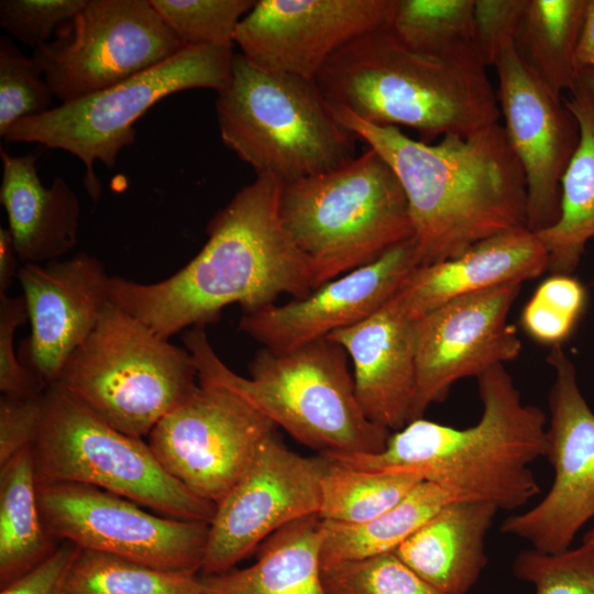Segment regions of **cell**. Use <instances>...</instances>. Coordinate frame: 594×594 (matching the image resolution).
Returning a JSON list of instances; mask_svg holds the SVG:
<instances>
[{
	"label": "cell",
	"instance_id": "cell-32",
	"mask_svg": "<svg viewBox=\"0 0 594 594\" xmlns=\"http://www.w3.org/2000/svg\"><path fill=\"white\" fill-rule=\"evenodd\" d=\"M391 29L418 53L452 56L476 52L474 0H397Z\"/></svg>",
	"mask_w": 594,
	"mask_h": 594
},
{
	"label": "cell",
	"instance_id": "cell-46",
	"mask_svg": "<svg viewBox=\"0 0 594 594\" xmlns=\"http://www.w3.org/2000/svg\"><path fill=\"white\" fill-rule=\"evenodd\" d=\"M582 542L594 543V527L584 534Z\"/></svg>",
	"mask_w": 594,
	"mask_h": 594
},
{
	"label": "cell",
	"instance_id": "cell-30",
	"mask_svg": "<svg viewBox=\"0 0 594 594\" xmlns=\"http://www.w3.org/2000/svg\"><path fill=\"white\" fill-rule=\"evenodd\" d=\"M421 481L407 472L367 471L329 459L318 515L327 521L365 522L394 507Z\"/></svg>",
	"mask_w": 594,
	"mask_h": 594
},
{
	"label": "cell",
	"instance_id": "cell-21",
	"mask_svg": "<svg viewBox=\"0 0 594 594\" xmlns=\"http://www.w3.org/2000/svg\"><path fill=\"white\" fill-rule=\"evenodd\" d=\"M415 322L393 296L364 320L328 336L352 361L363 414L388 431L400 430L410 419L416 388Z\"/></svg>",
	"mask_w": 594,
	"mask_h": 594
},
{
	"label": "cell",
	"instance_id": "cell-33",
	"mask_svg": "<svg viewBox=\"0 0 594 594\" xmlns=\"http://www.w3.org/2000/svg\"><path fill=\"white\" fill-rule=\"evenodd\" d=\"M185 46L233 48L241 20L255 0H150Z\"/></svg>",
	"mask_w": 594,
	"mask_h": 594
},
{
	"label": "cell",
	"instance_id": "cell-25",
	"mask_svg": "<svg viewBox=\"0 0 594 594\" xmlns=\"http://www.w3.org/2000/svg\"><path fill=\"white\" fill-rule=\"evenodd\" d=\"M323 536L318 514L293 521L263 542L254 564L199 575L201 594H329L322 581Z\"/></svg>",
	"mask_w": 594,
	"mask_h": 594
},
{
	"label": "cell",
	"instance_id": "cell-43",
	"mask_svg": "<svg viewBox=\"0 0 594 594\" xmlns=\"http://www.w3.org/2000/svg\"><path fill=\"white\" fill-rule=\"evenodd\" d=\"M575 64L579 70L594 67V0H586Z\"/></svg>",
	"mask_w": 594,
	"mask_h": 594
},
{
	"label": "cell",
	"instance_id": "cell-37",
	"mask_svg": "<svg viewBox=\"0 0 594 594\" xmlns=\"http://www.w3.org/2000/svg\"><path fill=\"white\" fill-rule=\"evenodd\" d=\"M517 579L530 583L535 594H594V543L548 553L520 551L513 563Z\"/></svg>",
	"mask_w": 594,
	"mask_h": 594
},
{
	"label": "cell",
	"instance_id": "cell-11",
	"mask_svg": "<svg viewBox=\"0 0 594 594\" xmlns=\"http://www.w3.org/2000/svg\"><path fill=\"white\" fill-rule=\"evenodd\" d=\"M55 33L33 58L62 103L117 85L185 47L150 0H87Z\"/></svg>",
	"mask_w": 594,
	"mask_h": 594
},
{
	"label": "cell",
	"instance_id": "cell-20",
	"mask_svg": "<svg viewBox=\"0 0 594 594\" xmlns=\"http://www.w3.org/2000/svg\"><path fill=\"white\" fill-rule=\"evenodd\" d=\"M31 334L26 360L44 383H56L110 302L103 263L79 252L67 260L23 264L18 274Z\"/></svg>",
	"mask_w": 594,
	"mask_h": 594
},
{
	"label": "cell",
	"instance_id": "cell-45",
	"mask_svg": "<svg viewBox=\"0 0 594 594\" xmlns=\"http://www.w3.org/2000/svg\"><path fill=\"white\" fill-rule=\"evenodd\" d=\"M579 82L594 90V67L580 69Z\"/></svg>",
	"mask_w": 594,
	"mask_h": 594
},
{
	"label": "cell",
	"instance_id": "cell-28",
	"mask_svg": "<svg viewBox=\"0 0 594 594\" xmlns=\"http://www.w3.org/2000/svg\"><path fill=\"white\" fill-rule=\"evenodd\" d=\"M586 0H528L514 48L521 62L560 96L579 84L575 53Z\"/></svg>",
	"mask_w": 594,
	"mask_h": 594
},
{
	"label": "cell",
	"instance_id": "cell-38",
	"mask_svg": "<svg viewBox=\"0 0 594 594\" xmlns=\"http://www.w3.org/2000/svg\"><path fill=\"white\" fill-rule=\"evenodd\" d=\"M87 0H1L0 25L34 50L50 42L53 32L72 20Z\"/></svg>",
	"mask_w": 594,
	"mask_h": 594
},
{
	"label": "cell",
	"instance_id": "cell-29",
	"mask_svg": "<svg viewBox=\"0 0 594 594\" xmlns=\"http://www.w3.org/2000/svg\"><path fill=\"white\" fill-rule=\"evenodd\" d=\"M454 497L440 486L419 482L398 504L361 524L323 520L321 566L394 552L414 531Z\"/></svg>",
	"mask_w": 594,
	"mask_h": 594
},
{
	"label": "cell",
	"instance_id": "cell-17",
	"mask_svg": "<svg viewBox=\"0 0 594 594\" xmlns=\"http://www.w3.org/2000/svg\"><path fill=\"white\" fill-rule=\"evenodd\" d=\"M397 0H256L234 44L260 67L314 80L351 41L388 28Z\"/></svg>",
	"mask_w": 594,
	"mask_h": 594
},
{
	"label": "cell",
	"instance_id": "cell-41",
	"mask_svg": "<svg viewBox=\"0 0 594 594\" xmlns=\"http://www.w3.org/2000/svg\"><path fill=\"white\" fill-rule=\"evenodd\" d=\"M43 415V395L0 399V465L32 447Z\"/></svg>",
	"mask_w": 594,
	"mask_h": 594
},
{
	"label": "cell",
	"instance_id": "cell-1",
	"mask_svg": "<svg viewBox=\"0 0 594 594\" xmlns=\"http://www.w3.org/2000/svg\"><path fill=\"white\" fill-rule=\"evenodd\" d=\"M282 187L273 176L256 175L211 218L206 244L184 267L152 284L110 276V301L168 340L217 321L229 305L248 312L283 294L306 297L311 275L283 227Z\"/></svg>",
	"mask_w": 594,
	"mask_h": 594
},
{
	"label": "cell",
	"instance_id": "cell-34",
	"mask_svg": "<svg viewBox=\"0 0 594 594\" xmlns=\"http://www.w3.org/2000/svg\"><path fill=\"white\" fill-rule=\"evenodd\" d=\"M329 594H440L395 552L322 566Z\"/></svg>",
	"mask_w": 594,
	"mask_h": 594
},
{
	"label": "cell",
	"instance_id": "cell-35",
	"mask_svg": "<svg viewBox=\"0 0 594 594\" xmlns=\"http://www.w3.org/2000/svg\"><path fill=\"white\" fill-rule=\"evenodd\" d=\"M586 305L584 286L571 275L552 274L536 289L521 312L524 330L536 341L562 344Z\"/></svg>",
	"mask_w": 594,
	"mask_h": 594
},
{
	"label": "cell",
	"instance_id": "cell-4",
	"mask_svg": "<svg viewBox=\"0 0 594 594\" xmlns=\"http://www.w3.org/2000/svg\"><path fill=\"white\" fill-rule=\"evenodd\" d=\"M314 81L329 103L371 124L414 129L425 143L447 134L471 135L501 117L486 66L475 51L418 53L391 26L345 44Z\"/></svg>",
	"mask_w": 594,
	"mask_h": 594
},
{
	"label": "cell",
	"instance_id": "cell-6",
	"mask_svg": "<svg viewBox=\"0 0 594 594\" xmlns=\"http://www.w3.org/2000/svg\"><path fill=\"white\" fill-rule=\"evenodd\" d=\"M279 216L307 262L314 289L414 233L403 186L371 147L337 168L283 184Z\"/></svg>",
	"mask_w": 594,
	"mask_h": 594
},
{
	"label": "cell",
	"instance_id": "cell-26",
	"mask_svg": "<svg viewBox=\"0 0 594 594\" xmlns=\"http://www.w3.org/2000/svg\"><path fill=\"white\" fill-rule=\"evenodd\" d=\"M563 100L578 121L580 140L561 179L559 218L536 233L547 250L549 271L571 275L594 239V90L579 82Z\"/></svg>",
	"mask_w": 594,
	"mask_h": 594
},
{
	"label": "cell",
	"instance_id": "cell-2",
	"mask_svg": "<svg viewBox=\"0 0 594 594\" xmlns=\"http://www.w3.org/2000/svg\"><path fill=\"white\" fill-rule=\"evenodd\" d=\"M328 105L398 177L419 265L454 257L486 238L527 227L526 178L504 127L496 123L468 136L447 134L429 144L397 127L371 124Z\"/></svg>",
	"mask_w": 594,
	"mask_h": 594
},
{
	"label": "cell",
	"instance_id": "cell-24",
	"mask_svg": "<svg viewBox=\"0 0 594 594\" xmlns=\"http://www.w3.org/2000/svg\"><path fill=\"white\" fill-rule=\"evenodd\" d=\"M497 510L486 502H450L394 552L440 594H466L487 564L485 538Z\"/></svg>",
	"mask_w": 594,
	"mask_h": 594
},
{
	"label": "cell",
	"instance_id": "cell-5",
	"mask_svg": "<svg viewBox=\"0 0 594 594\" xmlns=\"http://www.w3.org/2000/svg\"><path fill=\"white\" fill-rule=\"evenodd\" d=\"M183 341L199 383L231 391L320 454H375L385 449L391 431L363 414L348 353L328 337L287 351L262 348L249 364L250 377L221 361L205 327L190 328Z\"/></svg>",
	"mask_w": 594,
	"mask_h": 594
},
{
	"label": "cell",
	"instance_id": "cell-39",
	"mask_svg": "<svg viewBox=\"0 0 594 594\" xmlns=\"http://www.w3.org/2000/svg\"><path fill=\"white\" fill-rule=\"evenodd\" d=\"M28 319L22 295L0 294V391L3 396L37 397L46 388L45 383L14 352L15 330Z\"/></svg>",
	"mask_w": 594,
	"mask_h": 594
},
{
	"label": "cell",
	"instance_id": "cell-22",
	"mask_svg": "<svg viewBox=\"0 0 594 594\" xmlns=\"http://www.w3.org/2000/svg\"><path fill=\"white\" fill-rule=\"evenodd\" d=\"M549 270V256L536 232L514 228L486 238L461 254L419 265L394 295L417 320L463 296L534 279Z\"/></svg>",
	"mask_w": 594,
	"mask_h": 594
},
{
	"label": "cell",
	"instance_id": "cell-10",
	"mask_svg": "<svg viewBox=\"0 0 594 594\" xmlns=\"http://www.w3.org/2000/svg\"><path fill=\"white\" fill-rule=\"evenodd\" d=\"M233 53L230 47L185 46L117 85L20 120L2 139L37 143L77 156L85 165L84 185L97 200L101 184L95 163L114 167L119 153L136 141L134 123L166 96L196 88L219 91L229 78Z\"/></svg>",
	"mask_w": 594,
	"mask_h": 594
},
{
	"label": "cell",
	"instance_id": "cell-9",
	"mask_svg": "<svg viewBox=\"0 0 594 594\" xmlns=\"http://www.w3.org/2000/svg\"><path fill=\"white\" fill-rule=\"evenodd\" d=\"M31 451L37 484H86L183 520L210 524L215 516L217 505L172 477L148 443L109 426L58 383L43 393Z\"/></svg>",
	"mask_w": 594,
	"mask_h": 594
},
{
	"label": "cell",
	"instance_id": "cell-42",
	"mask_svg": "<svg viewBox=\"0 0 594 594\" xmlns=\"http://www.w3.org/2000/svg\"><path fill=\"white\" fill-rule=\"evenodd\" d=\"M79 548L63 541L35 568L0 588V594H61L67 572Z\"/></svg>",
	"mask_w": 594,
	"mask_h": 594
},
{
	"label": "cell",
	"instance_id": "cell-3",
	"mask_svg": "<svg viewBox=\"0 0 594 594\" xmlns=\"http://www.w3.org/2000/svg\"><path fill=\"white\" fill-rule=\"evenodd\" d=\"M482 414L468 428L419 418L391 433L375 454L329 459L367 471H400L433 483L455 501L515 510L540 493L530 465L547 455V417L525 404L512 375L497 365L477 377Z\"/></svg>",
	"mask_w": 594,
	"mask_h": 594
},
{
	"label": "cell",
	"instance_id": "cell-14",
	"mask_svg": "<svg viewBox=\"0 0 594 594\" xmlns=\"http://www.w3.org/2000/svg\"><path fill=\"white\" fill-rule=\"evenodd\" d=\"M547 362L554 371L546 455L554 471L553 481L538 504L507 517L501 531L553 553L570 548L579 530L594 518V411L562 344L551 348Z\"/></svg>",
	"mask_w": 594,
	"mask_h": 594
},
{
	"label": "cell",
	"instance_id": "cell-40",
	"mask_svg": "<svg viewBox=\"0 0 594 594\" xmlns=\"http://www.w3.org/2000/svg\"><path fill=\"white\" fill-rule=\"evenodd\" d=\"M528 0H474V44L486 67L514 46Z\"/></svg>",
	"mask_w": 594,
	"mask_h": 594
},
{
	"label": "cell",
	"instance_id": "cell-19",
	"mask_svg": "<svg viewBox=\"0 0 594 594\" xmlns=\"http://www.w3.org/2000/svg\"><path fill=\"white\" fill-rule=\"evenodd\" d=\"M417 266V249L410 238L304 298L243 312L240 329L274 351H287L327 338L380 309Z\"/></svg>",
	"mask_w": 594,
	"mask_h": 594
},
{
	"label": "cell",
	"instance_id": "cell-31",
	"mask_svg": "<svg viewBox=\"0 0 594 594\" xmlns=\"http://www.w3.org/2000/svg\"><path fill=\"white\" fill-rule=\"evenodd\" d=\"M61 594H201V587L198 574L163 571L79 548Z\"/></svg>",
	"mask_w": 594,
	"mask_h": 594
},
{
	"label": "cell",
	"instance_id": "cell-13",
	"mask_svg": "<svg viewBox=\"0 0 594 594\" xmlns=\"http://www.w3.org/2000/svg\"><path fill=\"white\" fill-rule=\"evenodd\" d=\"M275 428L231 391L199 383L156 424L147 443L172 477L217 505L241 480Z\"/></svg>",
	"mask_w": 594,
	"mask_h": 594
},
{
	"label": "cell",
	"instance_id": "cell-16",
	"mask_svg": "<svg viewBox=\"0 0 594 594\" xmlns=\"http://www.w3.org/2000/svg\"><path fill=\"white\" fill-rule=\"evenodd\" d=\"M514 283L453 299L415 322L416 388L409 422L449 396L453 384L479 377L521 351L509 311L520 293Z\"/></svg>",
	"mask_w": 594,
	"mask_h": 594
},
{
	"label": "cell",
	"instance_id": "cell-7",
	"mask_svg": "<svg viewBox=\"0 0 594 594\" xmlns=\"http://www.w3.org/2000/svg\"><path fill=\"white\" fill-rule=\"evenodd\" d=\"M223 144L256 175L283 184L326 173L354 158L356 135L330 111L314 80L265 69L233 53L217 91Z\"/></svg>",
	"mask_w": 594,
	"mask_h": 594
},
{
	"label": "cell",
	"instance_id": "cell-15",
	"mask_svg": "<svg viewBox=\"0 0 594 594\" xmlns=\"http://www.w3.org/2000/svg\"><path fill=\"white\" fill-rule=\"evenodd\" d=\"M329 459L304 457L271 435L252 464L217 504L200 575L231 570L274 532L320 509Z\"/></svg>",
	"mask_w": 594,
	"mask_h": 594
},
{
	"label": "cell",
	"instance_id": "cell-44",
	"mask_svg": "<svg viewBox=\"0 0 594 594\" xmlns=\"http://www.w3.org/2000/svg\"><path fill=\"white\" fill-rule=\"evenodd\" d=\"M19 257L9 228L0 227V294H7L19 274Z\"/></svg>",
	"mask_w": 594,
	"mask_h": 594
},
{
	"label": "cell",
	"instance_id": "cell-8",
	"mask_svg": "<svg viewBox=\"0 0 594 594\" xmlns=\"http://www.w3.org/2000/svg\"><path fill=\"white\" fill-rule=\"evenodd\" d=\"M196 380L187 349L110 301L56 383L109 426L142 439L197 389Z\"/></svg>",
	"mask_w": 594,
	"mask_h": 594
},
{
	"label": "cell",
	"instance_id": "cell-12",
	"mask_svg": "<svg viewBox=\"0 0 594 594\" xmlns=\"http://www.w3.org/2000/svg\"><path fill=\"white\" fill-rule=\"evenodd\" d=\"M37 502L54 540L163 571L200 573L208 522L156 516L125 497L69 482L37 484Z\"/></svg>",
	"mask_w": 594,
	"mask_h": 594
},
{
	"label": "cell",
	"instance_id": "cell-18",
	"mask_svg": "<svg viewBox=\"0 0 594 594\" xmlns=\"http://www.w3.org/2000/svg\"><path fill=\"white\" fill-rule=\"evenodd\" d=\"M507 140L527 186V228L539 232L560 215L561 179L578 147V121L563 100L518 57L514 46L494 64Z\"/></svg>",
	"mask_w": 594,
	"mask_h": 594
},
{
	"label": "cell",
	"instance_id": "cell-23",
	"mask_svg": "<svg viewBox=\"0 0 594 594\" xmlns=\"http://www.w3.org/2000/svg\"><path fill=\"white\" fill-rule=\"evenodd\" d=\"M0 202L23 264L58 260L78 243L80 202L69 184L57 176L50 187L38 177L41 151L12 156L2 147Z\"/></svg>",
	"mask_w": 594,
	"mask_h": 594
},
{
	"label": "cell",
	"instance_id": "cell-36",
	"mask_svg": "<svg viewBox=\"0 0 594 594\" xmlns=\"http://www.w3.org/2000/svg\"><path fill=\"white\" fill-rule=\"evenodd\" d=\"M53 92L33 57L8 37H0V136L22 119L52 109Z\"/></svg>",
	"mask_w": 594,
	"mask_h": 594
},
{
	"label": "cell",
	"instance_id": "cell-27",
	"mask_svg": "<svg viewBox=\"0 0 594 594\" xmlns=\"http://www.w3.org/2000/svg\"><path fill=\"white\" fill-rule=\"evenodd\" d=\"M55 541L42 521L29 447L0 465V588L50 557Z\"/></svg>",
	"mask_w": 594,
	"mask_h": 594
}]
</instances>
